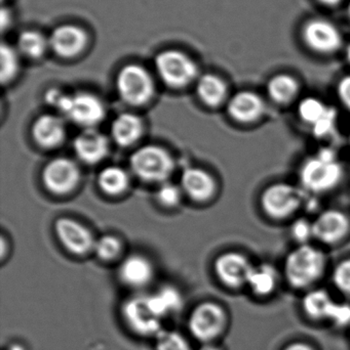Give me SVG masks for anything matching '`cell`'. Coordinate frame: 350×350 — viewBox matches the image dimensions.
I'll return each mask as SVG.
<instances>
[{
    "label": "cell",
    "instance_id": "obj_16",
    "mask_svg": "<svg viewBox=\"0 0 350 350\" xmlns=\"http://www.w3.org/2000/svg\"><path fill=\"white\" fill-rule=\"evenodd\" d=\"M73 147L77 157L88 164L102 161L109 152L107 137L92 129H86L79 133L74 141Z\"/></svg>",
    "mask_w": 350,
    "mask_h": 350
},
{
    "label": "cell",
    "instance_id": "obj_21",
    "mask_svg": "<svg viewBox=\"0 0 350 350\" xmlns=\"http://www.w3.org/2000/svg\"><path fill=\"white\" fill-rule=\"evenodd\" d=\"M181 185L185 193L197 201H205L215 193L216 183L211 174L201 168L190 167L184 170Z\"/></svg>",
    "mask_w": 350,
    "mask_h": 350
},
{
    "label": "cell",
    "instance_id": "obj_40",
    "mask_svg": "<svg viewBox=\"0 0 350 350\" xmlns=\"http://www.w3.org/2000/svg\"><path fill=\"white\" fill-rule=\"evenodd\" d=\"M199 350H220L217 347H214L211 343H208V345H203Z\"/></svg>",
    "mask_w": 350,
    "mask_h": 350
},
{
    "label": "cell",
    "instance_id": "obj_4",
    "mask_svg": "<svg viewBox=\"0 0 350 350\" xmlns=\"http://www.w3.org/2000/svg\"><path fill=\"white\" fill-rule=\"evenodd\" d=\"M57 110L69 120L86 129L96 126L105 116L102 100L88 92H79L72 96L65 94Z\"/></svg>",
    "mask_w": 350,
    "mask_h": 350
},
{
    "label": "cell",
    "instance_id": "obj_3",
    "mask_svg": "<svg viewBox=\"0 0 350 350\" xmlns=\"http://www.w3.org/2000/svg\"><path fill=\"white\" fill-rule=\"evenodd\" d=\"M131 168L139 178L149 183H164L174 172V159L158 146H145L132 155Z\"/></svg>",
    "mask_w": 350,
    "mask_h": 350
},
{
    "label": "cell",
    "instance_id": "obj_8",
    "mask_svg": "<svg viewBox=\"0 0 350 350\" xmlns=\"http://www.w3.org/2000/svg\"><path fill=\"white\" fill-rule=\"evenodd\" d=\"M155 67L162 81L172 88H183L197 77L195 62L181 51H162L156 57Z\"/></svg>",
    "mask_w": 350,
    "mask_h": 350
},
{
    "label": "cell",
    "instance_id": "obj_34",
    "mask_svg": "<svg viewBox=\"0 0 350 350\" xmlns=\"http://www.w3.org/2000/svg\"><path fill=\"white\" fill-rule=\"evenodd\" d=\"M333 282L339 291L350 297V259L337 265L333 273Z\"/></svg>",
    "mask_w": 350,
    "mask_h": 350
},
{
    "label": "cell",
    "instance_id": "obj_18",
    "mask_svg": "<svg viewBox=\"0 0 350 350\" xmlns=\"http://www.w3.org/2000/svg\"><path fill=\"white\" fill-rule=\"evenodd\" d=\"M86 36L78 27L66 25L55 28L51 32L49 44L62 57H73L79 53L86 44Z\"/></svg>",
    "mask_w": 350,
    "mask_h": 350
},
{
    "label": "cell",
    "instance_id": "obj_27",
    "mask_svg": "<svg viewBox=\"0 0 350 350\" xmlns=\"http://www.w3.org/2000/svg\"><path fill=\"white\" fill-rule=\"evenodd\" d=\"M299 90V85L295 78L287 74H279L269 80L267 84V94L273 102L277 104H287L291 102Z\"/></svg>",
    "mask_w": 350,
    "mask_h": 350
},
{
    "label": "cell",
    "instance_id": "obj_36",
    "mask_svg": "<svg viewBox=\"0 0 350 350\" xmlns=\"http://www.w3.org/2000/svg\"><path fill=\"white\" fill-rule=\"evenodd\" d=\"M330 321L339 327L349 326L350 325L349 304H337Z\"/></svg>",
    "mask_w": 350,
    "mask_h": 350
},
{
    "label": "cell",
    "instance_id": "obj_35",
    "mask_svg": "<svg viewBox=\"0 0 350 350\" xmlns=\"http://www.w3.org/2000/svg\"><path fill=\"white\" fill-rule=\"evenodd\" d=\"M292 234H293L296 240L305 243L308 239L314 237L312 222L308 221L305 219L297 220L292 226Z\"/></svg>",
    "mask_w": 350,
    "mask_h": 350
},
{
    "label": "cell",
    "instance_id": "obj_11",
    "mask_svg": "<svg viewBox=\"0 0 350 350\" xmlns=\"http://www.w3.org/2000/svg\"><path fill=\"white\" fill-rule=\"evenodd\" d=\"M80 172L78 166L67 158H57L45 165L42 172V181L49 191L64 195L75 189L79 183Z\"/></svg>",
    "mask_w": 350,
    "mask_h": 350
},
{
    "label": "cell",
    "instance_id": "obj_9",
    "mask_svg": "<svg viewBox=\"0 0 350 350\" xmlns=\"http://www.w3.org/2000/svg\"><path fill=\"white\" fill-rule=\"evenodd\" d=\"M302 39L308 49L318 53H333L342 45V35L330 21L312 18L302 29Z\"/></svg>",
    "mask_w": 350,
    "mask_h": 350
},
{
    "label": "cell",
    "instance_id": "obj_31",
    "mask_svg": "<svg viewBox=\"0 0 350 350\" xmlns=\"http://www.w3.org/2000/svg\"><path fill=\"white\" fill-rule=\"evenodd\" d=\"M94 251L104 260L115 258L121 251V243L116 237L106 234L95 242Z\"/></svg>",
    "mask_w": 350,
    "mask_h": 350
},
{
    "label": "cell",
    "instance_id": "obj_26",
    "mask_svg": "<svg viewBox=\"0 0 350 350\" xmlns=\"http://www.w3.org/2000/svg\"><path fill=\"white\" fill-rule=\"evenodd\" d=\"M277 283V275L271 265H253L249 275L247 285L256 295L265 296L275 290Z\"/></svg>",
    "mask_w": 350,
    "mask_h": 350
},
{
    "label": "cell",
    "instance_id": "obj_41",
    "mask_svg": "<svg viewBox=\"0 0 350 350\" xmlns=\"http://www.w3.org/2000/svg\"><path fill=\"white\" fill-rule=\"evenodd\" d=\"M8 350H25L24 347L20 345H12L8 347Z\"/></svg>",
    "mask_w": 350,
    "mask_h": 350
},
{
    "label": "cell",
    "instance_id": "obj_28",
    "mask_svg": "<svg viewBox=\"0 0 350 350\" xmlns=\"http://www.w3.org/2000/svg\"><path fill=\"white\" fill-rule=\"evenodd\" d=\"M99 187L109 195H119L129 187V177L125 170L118 166H108L98 176Z\"/></svg>",
    "mask_w": 350,
    "mask_h": 350
},
{
    "label": "cell",
    "instance_id": "obj_10",
    "mask_svg": "<svg viewBox=\"0 0 350 350\" xmlns=\"http://www.w3.org/2000/svg\"><path fill=\"white\" fill-rule=\"evenodd\" d=\"M299 189L288 183H275L265 189L261 198L263 209L271 217L284 218L293 214L301 205Z\"/></svg>",
    "mask_w": 350,
    "mask_h": 350
},
{
    "label": "cell",
    "instance_id": "obj_7",
    "mask_svg": "<svg viewBox=\"0 0 350 350\" xmlns=\"http://www.w3.org/2000/svg\"><path fill=\"white\" fill-rule=\"evenodd\" d=\"M226 314L223 308L213 302H205L191 312L188 328L197 340L205 345L215 340L223 332Z\"/></svg>",
    "mask_w": 350,
    "mask_h": 350
},
{
    "label": "cell",
    "instance_id": "obj_22",
    "mask_svg": "<svg viewBox=\"0 0 350 350\" xmlns=\"http://www.w3.org/2000/svg\"><path fill=\"white\" fill-rule=\"evenodd\" d=\"M143 124L141 119L131 113H123L113 120L111 135L117 145L129 147L141 137Z\"/></svg>",
    "mask_w": 350,
    "mask_h": 350
},
{
    "label": "cell",
    "instance_id": "obj_14",
    "mask_svg": "<svg viewBox=\"0 0 350 350\" xmlns=\"http://www.w3.org/2000/svg\"><path fill=\"white\" fill-rule=\"evenodd\" d=\"M252 267L244 255L236 252L224 253L215 261L216 275L222 283L232 288L247 285Z\"/></svg>",
    "mask_w": 350,
    "mask_h": 350
},
{
    "label": "cell",
    "instance_id": "obj_19",
    "mask_svg": "<svg viewBox=\"0 0 350 350\" xmlns=\"http://www.w3.org/2000/svg\"><path fill=\"white\" fill-rule=\"evenodd\" d=\"M227 111L228 114L238 122H253L258 120L264 113V103L254 92H238L228 103Z\"/></svg>",
    "mask_w": 350,
    "mask_h": 350
},
{
    "label": "cell",
    "instance_id": "obj_29",
    "mask_svg": "<svg viewBox=\"0 0 350 350\" xmlns=\"http://www.w3.org/2000/svg\"><path fill=\"white\" fill-rule=\"evenodd\" d=\"M47 45V42L43 35L36 31L27 30L18 35V49L27 57H40L45 53Z\"/></svg>",
    "mask_w": 350,
    "mask_h": 350
},
{
    "label": "cell",
    "instance_id": "obj_42",
    "mask_svg": "<svg viewBox=\"0 0 350 350\" xmlns=\"http://www.w3.org/2000/svg\"><path fill=\"white\" fill-rule=\"evenodd\" d=\"M347 59H349V62L350 63V43L349 44V46H347Z\"/></svg>",
    "mask_w": 350,
    "mask_h": 350
},
{
    "label": "cell",
    "instance_id": "obj_6",
    "mask_svg": "<svg viewBox=\"0 0 350 350\" xmlns=\"http://www.w3.org/2000/svg\"><path fill=\"white\" fill-rule=\"evenodd\" d=\"M123 320L133 332L146 337H158L162 333V319L158 316L148 295L129 298L123 306Z\"/></svg>",
    "mask_w": 350,
    "mask_h": 350
},
{
    "label": "cell",
    "instance_id": "obj_13",
    "mask_svg": "<svg viewBox=\"0 0 350 350\" xmlns=\"http://www.w3.org/2000/svg\"><path fill=\"white\" fill-rule=\"evenodd\" d=\"M55 230L63 246L74 254H86L94 248L96 241L92 232L72 218H59L55 221Z\"/></svg>",
    "mask_w": 350,
    "mask_h": 350
},
{
    "label": "cell",
    "instance_id": "obj_30",
    "mask_svg": "<svg viewBox=\"0 0 350 350\" xmlns=\"http://www.w3.org/2000/svg\"><path fill=\"white\" fill-rule=\"evenodd\" d=\"M156 350H191V347L181 333L164 330L156 337Z\"/></svg>",
    "mask_w": 350,
    "mask_h": 350
},
{
    "label": "cell",
    "instance_id": "obj_39",
    "mask_svg": "<svg viewBox=\"0 0 350 350\" xmlns=\"http://www.w3.org/2000/svg\"><path fill=\"white\" fill-rule=\"evenodd\" d=\"M318 2H321L322 4H325V5L333 6L338 4L341 0H318Z\"/></svg>",
    "mask_w": 350,
    "mask_h": 350
},
{
    "label": "cell",
    "instance_id": "obj_43",
    "mask_svg": "<svg viewBox=\"0 0 350 350\" xmlns=\"http://www.w3.org/2000/svg\"><path fill=\"white\" fill-rule=\"evenodd\" d=\"M349 16H350V1H349Z\"/></svg>",
    "mask_w": 350,
    "mask_h": 350
},
{
    "label": "cell",
    "instance_id": "obj_1",
    "mask_svg": "<svg viewBox=\"0 0 350 350\" xmlns=\"http://www.w3.org/2000/svg\"><path fill=\"white\" fill-rule=\"evenodd\" d=\"M342 175V165L331 150H323L308 158L300 170L302 185L314 193L330 191L338 185Z\"/></svg>",
    "mask_w": 350,
    "mask_h": 350
},
{
    "label": "cell",
    "instance_id": "obj_12",
    "mask_svg": "<svg viewBox=\"0 0 350 350\" xmlns=\"http://www.w3.org/2000/svg\"><path fill=\"white\" fill-rule=\"evenodd\" d=\"M298 114L302 121L312 126L318 137H327L332 133L336 123V114L330 107L316 98H306L300 102Z\"/></svg>",
    "mask_w": 350,
    "mask_h": 350
},
{
    "label": "cell",
    "instance_id": "obj_17",
    "mask_svg": "<svg viewBox=\"0 0 350 350\" xmlns=\"http://www.w3.org/2000/svg\"><path fill=\"white\" fill-rule=\"evenodd\" d=\"M64 121L55 115L45 114L33 123L32 137L40 147L51 149L61 145L65 139Z\"/></svg>",
    "mask_w": 350,
    "mask_h": 350
},
{
    "label": "cell",
    "instance_id": "obj_2",
    "mask_svg": "<svg viewBox=\"0 0 350 350\" xmlns=\"http://www.w3.org/2000/svg\"><path fill=\"white\" fill-rule=\"evenodd\" d=\"M324 269V254L310 245H301L292 251L286 259V278L293 287L299 289L318 281Z\"/></svg>",
    "mask_w": 350,
    "mask_h": 350
},
{
    "label": "cell",
    "instance_id": "obj_25",
    "mask_svg": "<svg viewBox=\"0 0 350 350\" xmlns=\"http://www.w3.org/2000/svg\"><path fill=\"white\" fill-rule=\"evenodd\" d=\"M199 98L210 107H217L225 100L227 88L223 80L213 74H205L197 83Z\"/></svg>",
    "mask_w": 350,
    "mask_h": 350
},
{
    "label": "cell",
    "instance_id": "obj_15",
    "mask_svg": "<svg viewBox=\"0 0 350 350\" xmlns=\"http://www.w3.org/2000/svg\"><path fill=\"white\" fill-rule=\"evenodd\" d=\"M349 219L338 210H327L312 222L314 237L327 244L339 242L349 230Z\"/></svg>",
    "mask_w": 350,
    "mask_h": 350
},
{
    "label": "cell",
    "instance_id": "obj_32",
    "mask_svg": "<svg viewBox=\"0 0 350 350\" xmlns=\"http://www.w3.org/2000/svg\"><path fill=\"white\" fill-rule=\"evenodd\" d=\"M18 55L14 49L6 44L1 45V80L10 81L18 72Z\"/></svg>",
    "mask_w": 350,
    "mask_h": 350
},
{
    "label": "cell",
    "instance_id": "obj_5",
    "mask_svg": "<svg viewBox=\"0 0 350 350\" xmlns=\"http://www.w3.org/2000/svg\"><path fill=\"white\" fill-rule=\"evenodd\" d=\"M116 88L123 100L133 106L146 104L154 92L151 76L138 65H127L119 71Z\"/></svg>",
    "mask_w": 350,
    "mask_h": 350
},
{
    "label": "cell",
    "instance_id": "obj_37",
    "mask_svg": "<svg viewBox=\"0 0 350 350\" xmlns=\"http://www.w3.org/2000/svg\"><path fill=\"white\" fill-rule=\"evenodd\" d=\"M337 92L343 106L350 111V75L345 76L339 81Z\"/></svg>",
    "mask_w": 350,
    "mask_h": 350
},
{
    "label": "cell",
    "instance_id": "obj_44",
    "mask_svg": "<svg viewBox=\"0 0 350 350\" xmlns=\"http://www.w3.org/2000/svg\"><path fill=\"white\" fill-rule=\"evenodd\" d=\"M349 145H350V133H349Z\"/></svg>",
    "mask_w": 350,
    "mask_h": 350
},
{
    "label": "cell",
    "instance_id": "obj_23",
    "mask_svg": "<svg viewBox=\"0 0 350 350\" xmlns=\"http://www.w3.org/2000/svg\"><path fill=\"white\" fill-rule=\"evenodd\" d=\"M150 304L158 317L164 320L182 308V296L176 288L164 286L158 292L148 295Z\"/></svg>",
    "mask_w": 350,
    "mask_h": 350
},
{
    "label": "cell",
    "instance_id": "obj_20",
    "mask_svg": "<svg viewBox=\"0 0 350 350\" xmlns=\"http://www.w3.org/2000/svg\"><path fill=\"white\" fill-rule=\"evenodd\" d=\"M118 275L125 285L141 288L151 281L153 278V267L145 257L131 255L121 263L118 269Z\"/></svg>",
    "mask_w": 350,
    "mask_h": 350
},
{
    "label": "cell",
    "instance_id": "obj_33",
    "mask_svg": "<svg viewBox=\"0 0 350 350\" xmlns=\"http://www.w3.org/2000/svg\"><path fill=\"white\" fill-rule=\"evenodd\" d=\"M156 198L158 202L166 207H174L180 203L181 189L174 183L164 181L158 187L156 191Z\"/></svg>",
    "mask_w": 350,
    "mask_h": 350
},
{
    "label": "cell",
    "instance_id": "obj_38",
    "mask_svg": "<svg viewBox=\"0 0 350 350\" xmlns=\"http://www.w3.org/2000/svg\"><path fill=\"white\" fill-rule=\"evenodd\" d=\"M285 350H314L310 345H304V343H293L289 345Z\"/></svg>",
    "mask_w": 350,
    "mask_h": 350
},
{
    "label": "cell",
    "instance_id": "obj_24",
    "mask_svg": "<svg viewBox=\"0 0 350 350\" xmlns=\"http://www.w3.org/2000/svg\"><path fill=\"white\" fill-rule=\"evenodd\" d=\"M336 304L324 290L310 292L303 299L304 312L316 320L330 321Z\"/></svg>",
    "mask_w": 350,
    "mask_h": 350
}]
</instances>
